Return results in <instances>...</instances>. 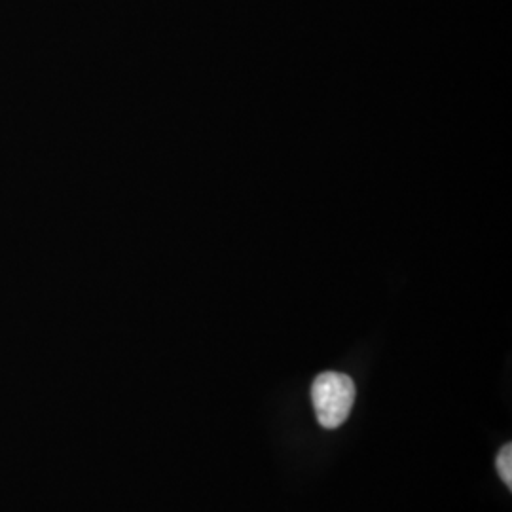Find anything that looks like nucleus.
Here are the masks:
<instances>
[{
  "mask_svg": "<svg viewBox=\"0 0 512 512\" xmlns=\"http://www.w3.org/2000/svg\"><path fill=\"white\" fill-rule=\"evenodd\" d=\"M497 471L499 476L503 478V482L507 484V488H512V446L505 444L497 456Z\"/></svg>",
  "mask_w": 512,
  "mask_h": 512,
  "instance_id": "nucleus-2",
  "label": "nucleus"
},
{
  "mask_svg": "<svg viewBox=\"0 0 512 512\" xmlns=\"http://www.w3.org/2000/svg\"><path fill=\"white\" fill-rule=\"evenodd\" d=\"M311 403L317 421L325 429H336L344 425L355 404V384L340 372H323L311 385Z\"/></svg>",
  "mask_w": 512,
  "mask_h": 512,
  "instance_id": "nucleus-1",
  "label": "nucleus"
}]
</instances>
